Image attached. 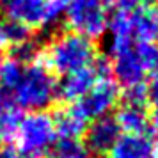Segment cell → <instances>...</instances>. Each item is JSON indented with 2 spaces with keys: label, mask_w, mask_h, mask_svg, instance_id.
<instances>
[{
  "label": "cell",
  "mask_w": 158,
  "mask_h": 158,
  "mask_svg": "<svg viewBox=\"0 0 158 158\" xmlns=\"http://www.w3.org/2000/svg\"><path fill=\"white\" fill-rule=\"evenodd\" d=\"M62 16L71 32L91 41L103 36L110 22L105 0H66Z\"/></svg>",
  "instance_id": "5"
},
{
  "label": "cell",
  "mask_w": 158,
  "mask_h": 158,
  "mask_svg": "<svg viewBox=\"0 0 158 158\" xmlns=\"http://www.w3.org/2000/svg\"><path fill=\"white\" fill-rule=\"evenodd\" d=\"M66 0H0V15L7 23L29 30H44L57 25L64 15Z\"/></svg>",
  "instance_id": "4"
},
{
  "label": "cell",
  "mask_w": 158,
  "mask_h": 158,
  "mask_svg": "<svg viewBox=\"0 0 158 158\" xmlns=\"http://www.w3.org/2000/svg\"><path fill=\"white\" fill-rule=\"evenodd\" d=\"M146 94H148V103L158 110V73L153 75L151 82L146 85Z\"/></svg>",
  "instance_id": "14"
},
{
  "label": "cell",
  "mask_w": 158,
  "mask_h": 158,
  "mask_svg": "<svg viewBox=\"0 0 158 158\" xmlns=\"http://www.w3.org/2000/svg\"><path fill=\"white\" fill-rule=\"evenodd\" d=\"M114 121L123 133H144L149 124V115L146 105L123 101L114 115Z\"/></svg>",
  "instance_id": "10"
},
{
  "label": "cell",
  "mask_w": 158,
  "mask_h": 158,
  "mask_svg": "<svg viewBox=\"0 0 158 158\" xmlns=\"http://www.w3.org/2000/svg\"><path fill=\"white\" fill-rule=\"evenodd\" d=\"M146 0H112V6L115 11H135L139 7H144Z\"/></svg>",
  "instance_id": "16"
},
{
  "label": "cell",
  "mask_w": 158,
  "mask_h": 158,
  "mask_svg": "<svg viewBox=\"0 0 158 158\" xmlns=\"http://www.w3.org/2000/svg\"><path fill=\"white\" fill-rule=\"evenodd\" d=\"M108 71H110L108 62H103L98 59L91 68H85V69H80V71L62 77V82L59 84V96L64 101L75 103L96 84V80L108 75Z\"/></svg>",
  "instance_id": "7"
},
{
  "label": "cell",
  "mask_w": 158,
  "mask_h": 158,
  "mask_svg": "<svg viewBox=\"0 0 158 158\" xmlns=\"http://www.w3.org/2000/svg\"><path fill=\"white\" fill-rule=\"evenodd\" d=\"M20 121V108L4 91H0V142L13 137Z\"/></svg>",
  "instance_id": "12"
},
{
  "label": "cell",
  "mask_w": 158,
  "mask_h": 158,
  "mask_svg": "<svg viewBox=\"0 0 158 158\" xmlns=\"http://www.w3.org/2000/svg\"><path fill=\"white\" fill-rule=\"evenodd\" d=\"M108 153L110 158H156L149 139L144 133H121Z\"/></svg>",
  "instance_id": "9"
},
{
  "label": "cell",
  "mask_w": 158,
  "mask_h": 158,
  "mask_svg": "<svg viewBox=\"0 0 158 158\" xmlns=\"http://www.w3.org/2000/svg\"><path fill=\"white\" fill-rule=\"evenodd\" d=\"M148 131H149L148 139H149V142H151V146H153L155 153L158 155V110H156V114H155V115L149 119Z\"/></svg>",
  "instance_id": "15"
},
{
  "label": "cell",
  "mask_w": 158,
  "mask_h": 158,
  "mask_svg": "<svg viewBox=\"0 0 158 158\" xmlns=\"http://www.w3.org/2000/svg\"><path fill=\"white\" fill-rule=\"evenodd\" d=\"M41 55L46 68L60 77L91 68L98 60V52L93 41L71 30L57 34L46 44Z\"/></svg>",
  "instance_id": "2"
},
{
  "label": "cell",
  "mask_w": 158,
  "mask_h": 158,
  "mask_svg": "<svg viewBox=\"0 0 158 158\" xmlns=\"http://www.w3.org/2000/svg\"><path fill=\"white\" fill-rule=\"evenodd\" d=\"M0 158H25L16 146H0Z\"/></svg>",
  "instance_id": "17"
},
{
  "label": "cell",
  "mask_w": 158,
  "mask_h": 158,
  "mask_svg": "<svg viewBox=\"0 0 158 158\" xmlns=\"http://www.w3.org/2000/svg\"><path fill=\"white\" fill-rule=\"evenodd\" d=\"M119 89L121 87L117 85V82L112 80L108 75H105V77L96 80V84L80 100L75 101L73 107L78 110L80 115L87 123L105 117L117 107L119 98H121Z\"/></svg>",
  "instance_id": "6"
},
{
  "label": "cell",
  "mask_w": 158,
  "mask_h": 158,
  "mask_svg": "<svg viewBox=\"0 0 158 158\" xmlns=\"http://www.w3.org/2000/svg\"><path fill=\"white\" fill-rule=\"evenodd\" d=\"M18 108L39 112L52 107L59 98V82L41 59L25 62L13 89L7 93Z\"/></svg>",
  "instance_id": "1"
},
{
  "label": "cell",
  "mask_w": 158,
  "mask_h": 158,
  "mask_svg": "<svg viewBox=\"0 0 158 158\" xmlns=\"http://www.w3.org/2000/svg\"><path fill=\"white\" fill-rule=\"evenodd\" d=\"M85 135V149L91 155H100L103 156L105 153L112 149V146L121 135V130L117 126V123L114 121V117H100L94 119L84 131Z\"/></svg>",
  "instance_id": "8"
},
{
  "label": "cell",
  "mask_w": 158,
  "mask_h": 158,
  "mask_svg": "<svg viewBox=\"0 0 158 158\" xmlns=\"http://www.w3.org/2000/svg\"><path fill=\"white\" fill-rule=\"evenodd\" d=\"M7 46H9V41H7V34H6V23L0 20V53Z\"/></svg>",
  "instance_id": "18"
},
{
  "label": "cell",
  "mask_w": 158,
  "mask_h": 158,
  "mask_svg": "<svg viewBox=\"0 0 158 158\" xmlns=\"http://www.w3.org/2000/svg\"><path fill=\"white\" fill-rule=\"evenodd\" d=\"M13 137L15 146L25 158L46 156L59 140L53 115L46 114L44 110L29 112L20 117Z\"/></svg>",
  "instance_id": "3"
},
{
  "label": "cell",
  "mask_w": 158,
  "mask_h": 158,
  "mask_svg": "<svg viewBox=\"0 0 158 158\" xmlns=\"http://www.w3.org/2000/svg\"><path fill=\"white\" fill-rule=\"evenodd\" d=\"M50 158H91L85 146L75 139H60L48 153Z\"/></svg>",
  "instance_id": "13"
},
{
  "label": "cell",
  "mask_w": 158,
  "mask_h": 158,
  "mask_svg": "<svg viewBox=\"0 0 158 158\" xmlns=\"http://www.w3.org/2000/svg\"><path fill=\"white\" fill-rule=\"evenodd\" d=\"M55 128H57L59 139H75L78 140L80 135H84L87 128V121L80 115V112L75 107H68L59 110L53 117Z\"/></svg>",
  "instance_id": "11"
}]
</instances>
